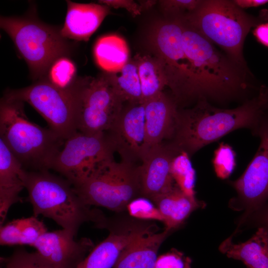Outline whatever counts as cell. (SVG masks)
Segmentation results:
<instances>
[{"label": "cell", "instance_id": "6da1fadb", "mask_svg": "<svg viewBox=\"0 0 268 268\" xmlns=\"http://www.w3.org/2000/svg\"><path fill=\"white\" fill-rule=\"evenodd\" d=\"M268 88L233 109L216 107L205 99L190 109H178L172 142L190 156L204 146L238 129L246 128L255 134L268 113Z\"/></svg>", "mask_w": 268, "mask_h": 268}, {"label": "cell", "instance_id": "7a4b0ae2", "mask_svg": "<svg viewBox=\"0 0 268 268\" xmlns=\"http://www.w3.org/2000/svg\"><path fill=\"white\" fill-rule=\"evenodd\" d=\"M184 50L200 77L204 99L224 103L245 98L260 87L248 67L237 63L182 21Z\"/></svg>", "mask_w": 268, "mask_h": 268}, {"label": "cell", "instance_id": "3957f363", "mask_svg": "<svg viewBox=\"0 0 268 268\" xmlns=\"http://www.w3.org/2000/svg\"><path fill=\"white\" fill-rule=\"evenodd\" d=\"M24 184L33 216L50 218L75 236L84 223L92 222L96 226L106 217L85 204L68 181L49 170H26Z\"/></svg>", "mask_w": 268, "mask_h": 268}, {"label": "cell", "instance_id": "277c9868", "mask_svg": "<svg viewBox=\"0 0 268 268\" xmlns=\"http://www.w3.org/2000/svg\"><path fill=\"white\" fill-rule=\"evenodd\" d=\"M181 20L236 62L248 67L243 52L245 40L253 27L268 21V9L254 16L233 0H201L195 10Z\"/></svg>", "mask_w": 268, "mask_h": 268}, {"label": "cell", "instance_id": "5b68a950", "mask_svg": "<svg viewBox=\"0 0 268 268\" xmlns=\"http://www.w3.org/2000/svg\"><path fill=\"white\" fill-rule=\"evenodd\" d=\"M0 138L27 171L49 170L65 141L30 121L23 102L5 96L0 102Z\"/></svg>", "mask_w": 268, "mask_h": 268}, {"label": "cell", "instance_id": "8992f818", "mask_svg": "<svg viewBox=\"0 0 268 268\" xmlns=\"http://www.w3.org/2000/svg\"><path fill=\"white\" fill-rule=\"evenodd\" d=\"M73 187L86 205L116 212L127 209L132 201L142 197L139 166L123 160L118 162L114 157L100 162Z\"/></svg>", "mask_w": 268, "mask_h": 268}, {"label": "cell", "instance_id": "52a82bcc", "mask_svg": "<svg viewBox=\"0 0 268 268\" xmlns=\"http://www.w3.org/2000/svg\"><path fill=\"white\" fill-rule=\"evenodd\" d=\"M0 26L12 40L36 81L44 76L56 59L70 53V45L60 29L36 19L1 16Z\"/></svg>", "mask_w": 268, "mask_h": 268}, {"label": "cell", "instance_id": "ba28073f", "mask_svg": "<svg viewBox=\"0 0 268 268\" xmlns=\"http://www.w3.org/2000/svg\"><path fill=\"white\" fill-rule=\"evenodd\" d=\"M183 23L179 19H167L157 25L151 42L156 56L164 64L168 85L178 103L203 99L200 77L184 50L182 35Z\"/></svg>", "mask_w": 268, "mask_h": 268}, {"label": "cell", "instance_id": "9c48e42d", "mask_svg": "<svg viewBox=\"0 0 268 268\" xmlns=\"http://www.w3.org/2000/svg\"><path fill=\"white\" fill-rule=\"evenodd\" d=\"M76 95L77 131L88 134L108 133L125 102L106 72L96 77L78 78Z\"/></svg>", "mask_w": 268, "mask_h": 268}, {"label": "cell", "instance_id": "30bf717a", "mask_svg": "<svg viewBox=\"0 0 268 268\" xmlns=\"http://www.w3.org/2000/svg\"><path fill=\"white\" fill-rule=\"evenodd\" d=\"M76 83L72 88L63 89L40 79L28 86L8 90L3 96L28 103L65 140L77 131Z\"/></svg>", "mask_w": 268, "mask_h": 268}, {"label": "cell", "instance_id": "8fae6325", "mask_svg": "<svg viewBox=\"0 0 268 268\" xmlns=\"http://www.w3.org/2000/svg\"><path fill=\"white\" fill-rule=\"evenodd\" d=\"M114 145L107 133L88 134L77 131L65 140L50 169L73 187L81 184L96 166L114 157Z\"/></svg>", "mask_w": 268, "mask_h": 268}, {"label": "cell", "instance_id": "7c38bea8", "mask_svg": "<svg viewBox=\"0 0 268 268\" xmlns=\"http://www.w3.org/2000/svg\"><path fill=\"white\" fill-rule=\"evenodd\" d=\"M255 134L260 138L257 152L243 174L230 182L237 196L229 205L234 210L244 211L235 231L268 200V113Z\"/></svg>", "mask_w": 268, "mask_h": 268}, {"label": "cell", "instance_id": "4fadbf2b", "mask_svg": "<svg viewBox=\"0 0 268 268\" xmlns=\"http://www.w3.org/2000/svg\"><path fill=\"white\" fill-rule=\"evenodd\" d=\"M100 228L107 229L109 235L94 247L76 268H113L126 247L141 236L156 233L157 227L133 217H107Z\"/></svg>", "mask_w": 268, "mask_h": 268}, {"label": "cell", "instance_id": "5bb4252c", "mask_svg": "<svg viewBox=\"0 0 268 268\" xmlns=\"http://www.w3.org/2000/svg\"><path fill=\"white\" fill-rule=\"evenodd\" d=\"M122 160H141L147 152L144 103L128 102L107 133Z\"/></svg>", "mask_w": 268, "mask_h": 268}, {"label": "cell", "instance_id": "9a60e30c", "mask_svg": "<svg viewBox=\"0 0 268 268\" xmlns=\"http://www.w3.org/2000/svg\"><path fill=\"white\" fill-rule=\"evenodd\" d=\"M75 237L63 228L47 231L33 247L51 268H76L95 246L89 238Z\"/></svg>", "mask_w": 268, "mask_h": 268}, {"label": "cell", "instance_id": "2e32d148", "mask_svg": "<svg viewBox=\"0 0 268 268\" xmlns=\"http://www.w3.org/2000/svg\"><path fill=\"white\" fill-rule=\"evenodd\" d=\"M181 152L172 142H163L148 150L139 166L142 197L151 201L174 185L171 164Z\"/></svg>", "mask_w": 268, "mask_h": 268}, {"label": "cell", "instance_id": "e0dca14e", "mask_svg": "<svg viewBox=\"0 0 268 268\" xmlns=\"http://www.w3.org/2000/svg\"><path fill=\"white\" fill-rule=\"evenodd\" d=\"M144 103L147 152L164 140L173 138L178 108L174 97L163 92Z\"/></svg>", "mask_w": 268, "mask_h": 268}, {"label": "cell", "instance_id": "ac0fdd59", "mask_svg": "<svg viewBox=\"0 0 268 268\" xmlns=\"http://www.w3.org/2000/svg\"><path fill=\"white\" fill-rule=\"evenodd\" d=\"M67 9L60 29L66 39L88 40L110 13L108 6L100 3H79L67 0Z\"/></svg>", "mask_w": 268, "mask_h": 268}, {"label": "cell", "instance_id": "d6986e66", "mask_svg": "<svg viewBox=\"0 0 268 268\" xmlns=\"http://www.w3.org/2000/svg\"><path fill=\"white\" fill-rule=\"evenodd\" d=\"M26 170L0 138V224L2 225L10 207L21 201Z\"/></svg>", "mask_w": 268, "mask_h": 268}, {"label": "cell", "instance_id": "ffe728a7", "mask_svg": "<svg viewBox=\"0 0 268 268\" xmlns=\"http://www.w3.org/2000/svg\"><path fill=\"white\" fill-rule=\"evenodd\" d=\"M151 201L161 213L165 229L170 231L181 226L193 211L205 206L204 202L186 195L176 183Z\"/></svg>", "mask_w": 268, "mask_h": 268}, {"label": "cell", "instance_id": "44dd1931", "mask_svg": "<svg viewBox=\"0 0 268 268\" xmlns=\"http://www.w3.org/2000/svg\"><path fill=\"white\" fill-rule=\"evenodd\" d=\"M219 250L227 257L242 261L248 268H268V232L258 228L246 241L236 244L232 236L223 241Z\"/></svg>", "mask_w": 268, "mask_h": 268}, {"label": "cell", "instance_id": "7402d4cb", "mask_svg": "<svg viewBox=\"0 0 268 268\" xmlns=\"http://www.w3.org/2000/svg\"><path fill=\"white\" fill-rule=\"evenodd\" d=\"M170 231L165 229L136 239L123 250L113 268H155L159 249Z\"/></svg>", "mask_w": 268, "mask_h": 268}, {"label": "cell", "instance_id": "603a6c76", "mask_svg": "<svg viewBox=\"0 0 268 268\" xmlns=\"http://www.w3.org/2000/svg\"><path fill=\"white\" fill-rule=\"evenodd\" d=\"M129 54L126 41L116 34L101 37L93 48L95 62L106 72L120 71L130 60Z\"/></svg>", "mask_w": 268, "mask_h": 268}, {"label": "cell", "instance_id": "cb8c5ba5", "mask_svg": "<svg viewBox=\"0 0 268 268\" xmlns=\"http://www.w3.org/2000/svg\"><path fill=\"white\" fill-rule=\"evenodd\" d=\"M134 59L137 64L144 102L163 92L164 87L168 85V80L164 64L156 55L137 54Z\"/></svg>", "mask_w": 268, "mask_h": 268}, {"label": "cell", "instance_id": "d4e9b609", "mask_svg": "<svg viewBox=\"0 0 268 268\" xmlns=\"http://www.w3.org/2000/svg\"><path fill=\"white\" fill-rule=\"evenodd\" d=\"M109 73L114 87L125 102H143L138 68L134 58L120 71Z\"/></svg>", "mask_w": 268, "mask_h": 268}, {"label": "cell", "instance_id": "484cf974", "mask_svg": "<svg viewBox=\"0 0 268 268\" xmlns=\"http://www.w3.org/2000/svg\"><path fill=\"white\" fill-rule=\"evenodd\" d=\"M78 78L75 63L68 56H63L51 64L41 79L59 88L68 89L74 87Z\"/></svg>", "mask_w": 268, "mask_h": 268}, {"label": "cell", "instance_id": "4316f807", "mask_svg": "<svg viewBox=\"0 0 268 268\" xmlns=\"http://www.w3.org/2000/svg\"><path fill=\"white\" fill-rule=\"evenodd\" d=\"M175 183L186 195L195 197L196 172L193 167L190 156L182 151L173 159L171 167Z\"/></svg>", "mask_w": 268, "mask_h": 268}, {"label": "cell", "instance_id": "83f0119b", "mask_svg": "<svg viewBox=\"0 0 268 268\" xmlns=\"http://www.w3.org/2000/svg\"><path fill=\"white\" fill-rule=\"evenodd\" d=\"M214 171L222 179L228 178L236 165V154L231 146L221 143L215 150L212 160Z\"/></svg>", "mask_w": 268, "mask_h": 268}, {"label": "cell", "instance_id": "f1b7e54d", "mask_svg": "<svg viewBox=\"0 0 268 268\" xmlns=\"http://www.w3.org/2000/svg\"><path fill=\"white\" fill-rule=\"evenodd\" d=\"M129 214L133 218L144 221L158 220L163 222V218L156 205L149 199L140 197L132 201L127 206Z\"/></svg>", "mask_w": 268, "mask_h": 268}, {"label": "cell", "instance_id": "f546056e", "mask_svg": "<svg viewBox=\"0 0 268 268\" xmlns=\"http://www.w3.org/2000/svg\"><path fill=\"white\" fill-rule=\"evenodd\" d=\"M5 268H51L37 252L18 249L7 260Z\"/></svg>", "mask_w": 268, "mask_h": 268}, {"label": "cell", "instance_id": "4dcf8cb0", "mask_svg": "<svg viewBox=\"0 0 268 268\" xmlns=\"http://www.w3.org/2000/svg\"><path fill=\"white\" fill-rule=\"evenodd\" d=\"M20 245L33 247L39 238L47 231L46 226L43 221L33 215L20 218Z\"/></svg>", "mask_w": 268, "mask_h": 268}, {"label": "cell", "instance_id": "1f68e13d", "mask_svg": "<svg viewBox=\"0 0 268 268\" xmlns=\"http://www.w3.org/2000/svg\"><path fill=\"white\" fill-rule=\"evenodd\" d=\"M159 1L168 19H181L195 10L201 0H164Z\"/></svg>", "mask_w": 268, "mask_h": 268}, {"label": "cell", "instance_id": "d6a6232c", "mask_svg": "<svg viewBox=\"0 0 268 268\" xmlns=\"http://www.w3.org/2000/svg\"><path fill=\"white\" fill-rule=\"evenodd\" d=\"M192 260L176 249L157 257L155 268H191Z\"/></svg>", "mask_w": 268, "mask_h": 268}, {"label": "cell", "instance_id": "836d02e7", "mask_svg": "<svg viewBox=\"0 0 268 268\" xmlns=\"http://www.w3.org/2000/svg\"><path fill=\"white\" fill-rule=\"evenodd\" d=\"M20 218L0 226V244L1 246L20 245Z\"/></svg>", "mask_w": 268, "mask_h": 268}, {"label": "cell", "instance_id": "e575fe53", "mask_svg": "<svg viewBox=\"0 0 268 268\" xmlns=\"http://www.w3.org/2000/svg\"><path fill=\"white\" fill-rule=\"evenodd\" d=\"M139 1L136 2L132 0H99L98 3L109 7L126 9L134 17L140 14L145 9L142 1Z\"/></svg>", "mask_w": 268, "mask_h": 268}, {"label": "cell", "instance_id": "d590c367", "mask_svg": "<svg viewBox=\"0 0 268 268\" xmlns=\"http://www.w3.org/2000/svg\"><path fill=\"white\" fill-rule=\"evenodd\" d=\"M257 228L263 227L268 232V204H265L252 213L247 219L245 223Z\"/></svg>", "mask_w": 268, "mask_h": 268}, {"label": "cell", "instance_id": "8d00e7d4", "mask_svg": "<svg viewBox=\"0 0 268 268\" xmlns=\"http://www.w3.org/2000/svg\"><path fill=\"white\" fill-rule=\"evenodd\" d=\"M253 34L258 42L268 48V21L256 26Z\"/></svg>", "mask_w": 268, "mask_h": 268}, {"label": "cell", "instance_id": "74e56055", "mask_svg": "<svg viewBox=\"0 0 268 268\" xmlns=\"http://www.w3.org/2000/svg\"><path fill=\"white\" fill-rule=\"evenodd\" d=\"M233 2L241 9L257 7L268 3V0H233Z\"/></svg>", "mask_w": 268, "mask_h": 268}]
</instances>
